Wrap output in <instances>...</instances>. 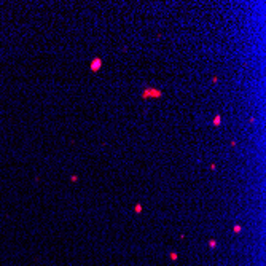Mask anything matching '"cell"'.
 Wrapping results in <instances>:
<instances>
[{
    "instance_id": "1",
    "label": "cell",
    "mask_w": 266,
    "mask_h": 266,
    "mask_svg": "<svg viewBox=\"0 0 266 266\" xmlns=\"http://www.w3.org/2000/svg\"><path fill=\"white\" fill-rule=\"evenodd\" d=\"M99 64H100V61H99V59H96V61H94V64H93V70H97V66H99Z\"/></svg>"
}]
</instances>
